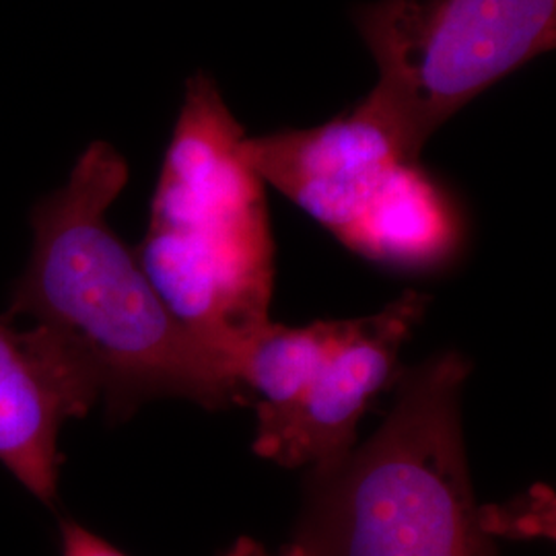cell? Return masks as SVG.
Returning <instances> with one entry per match:
<instances>
[{
  "label": "cell",
  "mask_w": 556,
  "mask_h": 556,
  "mask_svg": "<svg viewBox=\"0 0 556 556\" xmlns=\"http://www.w3.org/2000/svg\"><path fill=\"white\" fill-rule=\"evenodd\" d=\"M126 181V160L93 142L68 181L36 204L31 258L4 319L27 316L59 338L114 420L155 397L208 410L248 404L229 363L169 312L137 254L112 231L108 211Z\"/></svg>",
  "instance_id": "obj_1"
},
{
  "label": "cell",
  "mask_w": 556,
  "mask_h": 556,
  "mask_svg": "<svg viewBox=\"0 0 556 556\" xmlns=\"http://www.w3.org/2000/svg\"><path fill=\"white\" fill-rule=\"evenodd\" d=\"M243 139L217 85L202 73L188 80L135 252L169 312L233 374L270 324L275 287L264 181L243 155Z\"/></svg>",
  "instance_id": "obj_2"
},
{
  "label": "cell",
  "mask_w": 556,
  "mask_h": 556,
  "mask_svg": "<svg viewBox=\"0 0 556 556\" xmlns=\"http://www.w3.org/2000/svg\"><path fill=\"white\" fill-rule=\"evenodd\" d=\"M470 369L445 351L404 371L369 441L309 470L293 544L307 556H498L462 431Z\"/></svg>",
  "instance_id": "obj_3"
},
{
  "label": "cell",
  "mask_w": 556,
  "mask_h": 556,
  "mask_svg": "<svg viewBox=\"0 0 556 556\" xmlns=\"http://www.w3.org/2000/svg\"><path fill=\"white\" fill-rule=\"evenodd\" d=\"M241 149L264 184L363 258L431 270L462 243L454 202L358 105L316 128L245 137Z\"/></svg>",
  "instance_id": "obj_4"
},
{
  "label": "cell",
  "mask_w": 556,
  "mask_h": 556,
  "mask_svg": "<svg viewBox=\"0 0 556 556\" xmlns=\"http://www.w3.org/2000/svg\"><path fill=\"white\" fill-rule=\"evenodd\" d=\"M379 80L358 103L418 160L441 124L556 43V0H379L355 11Z\"/></svg>",
  "instance_id": "obj_5"
},
{
  "label": "cell",
  "mask_w": 556,
  "mask_h": 556,
  "mask_svg": "<svg viewBox=\"0 0 556 556\" xmlns=\"http://www.w3.org/2000/svg\"><path fill=\"white\" fill-rule=\"evenodd\" d=\"M429 299L404 291L374 316L303 328L270 321L236 365L258 415L254 454L309 470L349 456L361 418L394 376Z\"/></svg>",
  "instance_id": "obj_6"
},
{
  "label": "cell",
  "mask_w": 556,
  "mask_h": 556,
  "mask_svg": "<svg viewBox=\"0 0 556 556\" xmlns=\"http://www.w3.org/2000/svg\"><path fill=\"white\" fill-rule=\"evenodd\" d=\"M98 402L96 383L59 338L0 319V464L46 505L59 491L62 425Z\"/></svg>",
  "instance_id": "obj_7"
},
{
  "label": "cell",
  "mask_w": 556,
  "mask_h": 556,
  "mask_svg": "<svg viewBox=\"0 0 556 556\" xmlns=\"http://www.w3.org/2000/svg\"><path fill=\"white\" fill-rule=\"evenodd\" d=\"M62 556H124L103 538L96 536L75 521L60 523Z\"/></svg>",
  "instance_id": "obj_8"
},
{
  "label": "cell",
  "mask_w": 556,
  "mask_h": 556,
  "mask_svg": "<svg viewBox=\"0 0 556 556\" xmlns=\"http://www.w3.org/2000/svg\"><path fill=\"white\" fill-rule=\"evenodd\" d=\"M223 556H275L270 555L260 542L252 538H239L238 542L225 553ZM278 556H307L299 546L291 544L287 548H282V553Z\"/></svg>",
  "instance_id": "obj_9"
}]
</instances>
